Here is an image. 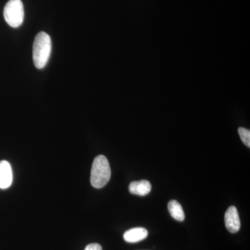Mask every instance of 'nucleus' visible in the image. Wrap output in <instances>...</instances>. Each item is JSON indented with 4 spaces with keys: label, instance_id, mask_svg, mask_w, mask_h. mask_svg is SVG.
Instances as JSON below:
<instances>
[{
    "label": "nucleus",
    "instance_id": "obj_7",
    "mask_svg": "<svg viewBox=\"0 0 250 250\" xmlns=\"http://www.w3.org/2000/svg\"><path fill=\"white\" fill-rule=\"evenodd\" d=\"M151 190H152V185L147 180L133 182L129 184V190L133 195L145 196L149 194Z\"/></svg>",
    "mask_w": 250,
    "mask_h": 250
},
{
    "label": "nucleus",
    "instance_id": "obj_4",
    "mask_svg": "<svg viewBox=\"0 0 250 250\" xmlns=\"http://www.w3.org/2000/svg\"><path fill=\"white\" fill-rule=\"evenodd\" d=\"M225 223L226 228L229 232L235 233L241 228V220L238 210L234 206L229 207L225 215Z\"/></svg>",
    "mask_w": 250,
    "mask_h": 250
},
{
    "label": "nucleus",
    "instance_id": "obj_10",
    "mask_svg": "<svg viewBox=\"0 0 250 250\" xmlns=\"http://www.w3.org/2000/svg\"><path fill=\"white\" fill-rule=\"evenodd\" d=\"M84 250H103V248L98 243H91L85 247Z\"/></svg>",
    "mask_w": 250,
    "mask_h": 250
},
{
    "label": "nucleus",
    "instance_id": "obj_6",
    "mask_svg": "<svg viewBox=\"0 0 250 250\" xmlns=\"http://www.w3.org/2000/svg\"><path fill=\"white\" fill-rule=\"evenodd\" d=\"M148 236V231L143 228H136L128 230L124 233V240L127 243H138L146 239Z\"/></svg>",
    "mask_w": 250,
    "mask_h": 250
},
{
    "label": "nucleus",
    "instance_id": "obj_3",
    "mask_svg": "<svg viewBox=\"0 0 250 250\" xmlns=\"http://www.w3.org/2000/svg\"><path fill=\"white\" fill-rule=\"evenodd\" d=\"M4 17L11 27H19L24 18V6L21 0H9L4 9Z\"/></svg>",
    "mask_w": 250,
    "mask_h": 250
},
{
    "label": "nucleus",
    "instance_id": "obj_9",
    "mask_svg": "<svg viewBox=\"0 0 250 250\" xmlns=\"http://www.w3.org/2000/svg\"><path fill=\"white\" fill-rule=\"evenodd\" d=\"M238 134L241 137V141L248 147H250V131L246 128L240 127L238 129Z\"/></svg>",
    "mask_w": 250,
    "mask_h": 250
},
{
    "label": "nucleus",
    "instance_id": "obj_2",
    "mask_svg": "<svg viewBox=\"0 0 250 250\" xmlns=\"http://www.w3.org/2000/svg\"><path fill=\"white\" fill-rule=\"evenodd\" d=\"M109 163L104 155H99L94 159L90 174V183L95 188H101L111 178Z\"/></svg>",
    "mask_w": 250,
    "mask_h": 250
},
{
    "label": "nucleus",
    "instance_id": "obj_8",
    "mask_svg": "<svg viewBox=\"0 0 250 250\" xmlns=\"http://www.w3.org/2000/svg\"><path fill=\"white\" fill-rule=\"evenodd\" d=\"M167 208L172 218L177 221H184L185 219V214H184L183 208L178 202L176 200H170L167 205Z\"/></svg>",
    "mask_w": 250,
    "mask_h": 250
},
{
    "label": "nucleus",
    "instance_id": "obj_1",
    "mask_svg": "<svg viewBox=\"0 0 250 250\" xmlns=\"http://www.w3.org/2000/svg\"><path fill=\"white\" fill-rule=\"evenodd\" d=\"M52 51L50 36L43 31L39 32L34 39L33 45V60L38 69H42L47 65Z\"/></svg>",
    "mask_w": 250,
    "mask_h": 250
},
{
    "label": "nucleus",
    "instance_id": "obj_5",
    "mask_svg": "<svg viewBox=\"0 0 250 250\" xmlns=\"http://www.w3.org/2000/svg\"><path fill=\"white\" fill-rule=\"evenodd\" d=\"M13 182L11 166L8 161H0V188L6 189L11 187Z\"/></svg>",
    "mask_w": 250,
    "mask_h": 250
}]
</instances>
